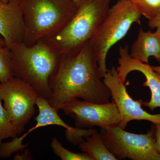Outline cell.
<instances>
[{
  "mask_svg": "<svg viewBox=\"0 0 160 160\" xmlns=\"http://www.w3.org/2000/svg\"><path fill=\"white\" fill-rule=\"evenodd\" d=\"M102 78L96 54L88 42L75 55H62L58 71L49 80L52 92L49 104L58 112L78 98L98 104L109 102L111 92Z\"/></svg>",
  "mask_w": 160,
  "mask_h": 160,
  "instance_id": "obj_1",
  "label": "cell"
},
{
  "mask_svg": "<svg viewBox=\"0 0 160 160\" xmlns=\"http://www.w3.org/2000/svg\"><path fill=\"white\" fill-rule=\"evenodd\" d=\"M11 52L13 76L25 81L39 96L49 101L52 96L49 80L57 72L62 55L46 41L31 46L22 42L12 47Z\"/></svg>",
  "mask_w": 160,
  "mask_h": 160,
  "instance_id": "obj_2",
  "label": "cell"
},
{
  "mask_svg": "<svg viewBox=\"0 0 160 160\" xmlns=\"http://www.w3.org/2000/svg\"><path fill=\"white\" fill-rule=\"evenodd\" d=\"M25 24L23 42L31 46L54 37L77 12L72 0H19Z\"/></svg>",
  "mask_w": 160,
  "mask_h": 160,
  "instance_id": "obj_3",
  "label": "cell"
},
{
  "mask_svg": "<svg viewBox=\"0 0 160 160\" xmlns=\"http://www.w3.org/2000/svg\"><path fill=\"white\" fill-rule=\"evenodd\" d=\"M110 0H80L73 18L57 35L46 41L61 55L77 54L97 31L110 9Z\"/></svg>",
  "mask_w": 160,
  "mask_h": 160,
  "instance_id": "obj_4",
  "label": "cell"
},
{
  "mask_svg": "<svg viewBox=\"0 0 160 160\" xmlns=\"http://www.w3.org/2000/svg\"><path fill=\"white\" fill-rule=\"evenodd\" d=\"M141 14L126 0H118L110 8L97 31L89 41L97 57L98 70L103 78L107 69L109 49L123 38L133 23L140 24Z\"/></svg>",
  "mask_w": 160,
  "mask_h": 160,
  "instance_id": "obj_5",
  "label": "cell"
},
{
  "mask_svg": "<svg viewBox=\"0 0 160 160\" xmlns=\"http://www.w3.org/2000/svg\"><path fill=\"white\" fill-rule=\"evenodd\" d=\"M100 134L107 148L118 160H160L155 146L154 129L146 134L125 131L118 126L101 128Z\"/></svg>",
  "mask_w": 160,
  "mask_h": 160,
  "instance_id": "obj_6",
  "label": "cell"
},
{
  "mask_svg": "<svg viewBox=\"0 0 160 160\" xmlns=\"http://www.w3.org/2000/svg\"><path fill=\"white\" fill-rule=\"evenodd\" d=\"M38 97L30 85L19 78L12 77L0 83V99L19 135L35 114V105Z\"/></svg>",
  "mask_w": 160,
  "mask_h": 160,
  "instance_id": "obj_7",
  "label": "cell"
},
{
  "mask_svg": "<svg viewBox=\"0 0 160 160\" xmlns=\"http://www.w3.org/2000/svg\"><path fill=\"white\" fill-rule=\"evenodd\" d=\"M61 110L74 119L76 127L82 129L118 126L121 121L119 112L113 101L98 104L75 99L64 105Z\"/></svg>",
  "mask_w": 160,
  "mask_h": 160,
  "instance_id": "obj_8",
  "label": "cell"
},
{
  "mask_svg": "<svg viewBox=\"0 0 160 160\" xmlns=\"http://www.w3.org/2000/svg\"><path fill=\"white\" fill-rule=\"evenodd\" d=\"M103 82L108 87L112 101L116 104L121 115L119 127L126 129L127 124L133 120H146L155 125L160 124V113L152 114L144 110L142 100L135 101L130 97L125 84L120 81L118 72L114 66L107 69L103 76Z\"/></svg>",
  "mask_w": 160,
  "mask_h": 160,
  "instance_id": "obj_9",
  "label": "cell"
},
{
  "mask_svg": "<svg viewBox=\"0 0 160 160\" xmlns=\"http://www.w3.org/2000/svg\"><path fill=\"white\" fill-rule=\"evenodd\" d=\"M118 67L117 68L119 78L125 84L126 78L130 72L134 71L140 72L146 79L143 86L149 87L151 92L149 102H144L145 106L150 110L160 107V74L154 71L149 64L143 63L140 60L132 57L129 54V47L126 46L119 48Z\"/></svg>",
  "mask_w": 160,
  "mask_h": 160,
  "instance_id": "obj_10",
  "label": "cell"
},
{
  "mask_svg": "<svg viewBox=\"0 0 160 160\" xmlns=\"http://www.w3.org/2000/svg\"><path fill=\"white\" fill-rule=\"evenodd\" d=\"M25 24L19 0H0V35L11 49L23 42Z\"/></svg>",
  "mask_w": 160,
  "mask_h": 160,
  "instance_id": "obj_11",
  "label": "cell"
},
{
  "mask_svg": "<svg viewBox=\"0 0 160 160\" xmlns=\"http://www.w3.org/2000/svg\"><path fill=\"white\" fill-rule=\"evenodd\" d=\"M132 57L149 64V58L153 57L160 64V28L156 31L145 32L140 28L136 40L131 46Z\"/></svg>",
  "mask_w": 160,
  "mask_h": 160,
  "instance_id": "obj_12",
  "label": "cell"
},
{
  "mask_svg": "<svg viewBox=\"0 0 160 160\" xmlns=\"http://www.w3.org/2000/svg\"><path fill=\"white\" fill-rule=\"evenodd\" d=\"M36 106L38 109V114L34 118L36 122L35 126L29 129L23 136L24 138L33 130L49 126H62L66 129H70L72 127L66 124L58 114L57 110L49 104V101L42 97L39 96L36 102Z\"/></svg>",
  "mask_w": 160,
  "mask_h": 160,
  "instance_id": "obj_13",
  "label": "cell"
},
{
  "mask_svg": "<svg viewBox=\"0 0 160 160\" xmlns=\"http://www.w3.org/2000/svg\"><path fill=\"white\" fill-rule=\"evenodd\" d=\"M86 140L79 145L80 149L91 156L94 160H118L107 148L98 131Z\"/></svg>",
  "mask_w": 160,
  "mask_h": 160,
  "instance_id": "obj_14",
  "label": "cell"
},
{
  "mask_svg": "<svg viewBox=\"0 0 160 160\" xmlns=\"http://www.w3.org/2000/svg\"><path fill=\"white\" fill-rule=\"evenodd\" d=\"M12 77L11 49L0 35V83Z\"/></svg>",
  "mask_w": 160,
  "mask_h": 160,
  "instance_id": "obj_15",
  "label": "cell"
},
{
  "mask_svg": "<svg viewBox=\"0 0 160 160\" xmlns=\"http://www.w3.org/2000/svg\"><path fill=\"white\" fill-rule=\"evenodd\" d=\"M144 17L150 21L160 15V0H126Z\"/></svg>",
  "mask_w": 160,
  "mask_h": 160,
  "instance_id": "obj_16",
  "label": "cell"
},
{
  "mask_svg": "<svg viewBox=\"0 0 160 160\" xmlns=\"http://www.w3.org/2000/svg\"><path fill=\"white\" fill-rule=\"evenodd\" d=\"M19 135L16 128L12 123L10 114L2 104L0 99V145L3 140Z\"/></svg>",
  "mask_w": 160,
  "mask_h": 160,
  "instance_id": "obj_17",
  "label": "cell"
},
{
  "mask_svg": "<svg viewBox=\"0 0 160 160\" xmlns=\"http://www.w3.org/2000/svg\"><path fill=\"white\" fill-rule=\"evenodd\" d=\"M51 147L55 154L62 160H94L86 152L75 153L66 149L56 138L52 139Z\"/></svg>",
  "mask_w": 160,
  "mask_h": 160,
  "instance_id": "obj_18",
  "label": "cell"
},
{
  "mask_svg": "<svg viewBox=\"0 0 160 160\" xmlns=\"http://www.w3.org/2000/svg\"><path fill=\"white\" fill-rule=\"evenodd\" d=\"M97 130L95 129H82L72 127L70 129H66L65 136L66 139L73 145H80L85 142V139L91 136Z\"/></svg>",
  "mask_w": 160,
  "mask_h": 160,
  "instance_id": "obj_19",
  "label": "cell"
},
{
  "mask_svg": "<svg viewBox=\"0 0 160 160\" xmlns=\"http://www.w3.org/2000/svg\"><path fill=\"white\" fill-rule=\"evenodd\" d=\"M27 146L28 144H23L18 136L11 142H2L0 145V158H7L14 152L25 149Z\"/></svg>",
  "mask_w": 160,
  "mask_h": 160,
  "instance_id": "obj_20",
  "label": "cell"
},
{
  "mask_svg": "<svg viewBox=\"0 0 160 160\" xmlns=\"http://www.w3.org/2000/svg\"><path fill=\"white\" fill-rule=\"evenodd\" d=\"M155 126L154 129L155 138V146L158 152L160 154V124L155 125Z\"/></svg>",
  "mask_w": 160,
  "mask_h": 160,
  "instance_id": "obj_21",
  "label": "cell"
},
{
  "mask_svg": "<svg viewBox=\"0 0 160 160\" xmlns=\"http://www.w3.org/2000/svg\"><path fill=\"white\" fill-rule=\"evenodd\" d=\"M149 26L151 29L160 28V15L149 21Z\"/></svg>",
  "mask_w": 160,
  "mask_h": 160,
  "instance_id": "obj_22",
  "label": "cell"
},
{
  "mask_svg": "<svg viewBox=\"0 0 160 160\" xmlns=\"http://www.w3.org/2000/svg\"><path fill=\"white\" fill-rule=\"evenodd\" d=\"M32 157L29 154V152H25V154H22V155H19V154H17V155L14 158V160H23L25 159L26 158L27 160L32 159Z\"/></svg>",
  "mask_w": 160,
  "mask_h": 160,
  "instance_id": "obj_23",
  "label": "cell"
},
{
  "mask_svg": "<svg viewBox=\"0 0 160 160\" xmlns=\"http://www.w3.org/2000/svg\"><path fill=\"white\" fill-rule=\"evenodd\" d=\"M151 66L152 68L154 71L160 74V65L159 66Z\"/></svg>",
  "mask_w": 160,
  "mask_h": 160,
  "instance_id": "obj_24",
  "label": "cell"
},
{
  "mask_svg": "<svg viewBox=\"0 0 160 160\" xmlns=\"http://www.w3.org/2000/svg\"><path fill=\"white\" fill-rule=\"evenodd\" d=\"M75 3L77 4V5H78L79 3L80 0H72Z\"/></svg>",
  "mask_w": 160,
  "mask_h": 160,
  "instance_id": "obj_25",
  "label": "cell"
},
{
  "mask_svg": "<svg viewBox=\"0 0 160 160\" xmlns=\"http://www.w3.org/2000/svg\"><path fill=\"white\" fill-rule=\"evenodd\" d=\"M4 2L7 3L9 2V0H2Z\"/></svg>",
  "mask_w": 160,
  "mask_h": 160,
  "instance_id": "obj_26",
  "label": "cell"
}]
</instances>
